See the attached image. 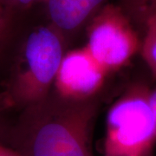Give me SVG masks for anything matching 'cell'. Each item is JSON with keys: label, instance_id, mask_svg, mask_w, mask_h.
Returning <instances> with one entry per match:
<instances>
[{"label": "cell", "instance_id": "obj_1", "mask_svg": "<svg viewBox=\"0 0 156 156\" xmlns=\"http://www.w3.org/2000/svg\"><path fill=\"white\" fill-rule=\"evenodd\" d=\"M95 114L92 99L69 100L50 93L24 108L12 132V147L21 156H93Z\"/></svg>", "mask_w": 156, "mask_h": 156}, {"label": "cell", "instance_id": "obj_2", "mask_svg": "<svg viewBox=\"0 0 156 156\" xmlns=\"http://www.w3.org/2000/svg\"><path fill=\"white\" fill-rule=\"evenodd\" d=\"M65 37L53 26H41L28 36L10 89V98L24 108L45 99L64 55Z\"/></svg>", "mask_w": 156, "mask_h": 156}, {"label": "cell", "instance_id": "obj_3", "mask_svg": "<svg viewBox=\"0 0 156 156\" xmlns=\"http://www.w3.org/2000/svg\"><path fill=\"white\" fill-rule=\"evenodd\" d=\"M143 86L128 89L108 112L105 155L147 156L156 139V119Z\"/></svg>", "mask_w": 156, "mask_h": 156}, {"label": "cell", "instance_id": "obj_4", "mask_svg": "<svg viewBox=\"0 0 156 156\" xmlns=\"http://www.w3.org/2000/svg\"><path fill=\"white\" fill-rule=\"evenodd\" d=\"M141 41L120 5L106 4L90 19L85 48L107 72L128 64Z\"/></svg>", "mask_w": 156, "mask_h": 156}, {"label": "cell", "instance_id": "obj_5", "mask_svg": "<svg viewBox=\"0 0 156 156\" xmlns=\"http://www.w3.org/2000/svg\"><path fill=\"white\" fill-rule=\"evenodd\" d=\"M107 72L83 47L64 53L54 81L56 94L69 100L92 99L104 83Z\"/></svg>", "mask_w": 156, "mask_h": 156}, {"label": "cell", "instance_id": "obj_6", "mask_svg": "<svg viewBox=\"0 0 156 156\" xmlns=\"http://www.w3.org/2000/svg\"><path fill=\"white\" fill-rule=\"evenodd\" d=\"M107 0H43L50 25L65 37L90 20Z\"/></svg>", "mask_w": 156, "mask_h": 156}, {"label": "cell", "instance_id": "obj_7", "mask_svg": "<svg viewBox=\"0 0 156 156\" xmlns=\"http://www.w3.org/2000/svg\"><path fill=\"white\" fill-rule=\"evenodd\" d=\"M120 7L134 25L143 28L148 19L156 14V0H121Z\"/></svg>", "mask_w": 156, "mask_h": 156}, {"label": "cell", "instance_id": "obj_8", "mask_svg": "<svg viewBox=\"0 0 156 156\" xmlns=\"http://www.w3.org/2000/svg\"><path fill=\"white\" fill-rule=\"evenodd\" d=\"M145 36L141 41L140 52L154 76L156 77V14L146 23Z\"/></svg>", "mask_w": 156, "mask_h": 156}, {"label": "cell", "instance_id": "obj_9", "mask_svg": "<svg viewBox=\"0 0 156 156\" xmlns=\"http://www.w3.org/2000/svg\"><path fill=\"white\" fill-rule=\"evenodd\" d=\"M42 2L43 0H0V4L3 7L16 9H25Z\"/></svg>", "mask_w": 156, "mask_h": 156}, {"label": "cell", "instance_id": "obj_10", "mask_svg": "<svg viewBox=\"0 0 156 156\" xmlns=\"http://www.w3.org/2000/svg\"><path fill=\"white\" fill-rule=\"evenodd\" d=\"M0 156H21L13 147H8L0 143Z\"/></svg>", "mask_w": 156, "mask_h": 156}, {"label": "cell", "instance_id": "obj_11", "mask_svg": "<svg viewBox=\"0 0 156 156\" xmlns=\"http://www.w3.org/2000/svg\"><path fill=\"white\" fill-rule=\"evenodd\" d=\"M8 28V18L6 16H0V43L3 40Z\"/></svg>", "mask_w": 156, "mask_h": 156}, {"label": "cell", "instance_id": "obj_12", "mask_svg": "<svg viewBox=\"0 0 156 156\" xmlns=\"http://www.w3.org/2000/svg\"><path fill=\"white\" fill-rule=\"evenodd\" d=\"M0 16H6L5 13V9L1 4H0Z\"/></svg>", "mask_w": 156, "mask_h": 156}]
</instances>
